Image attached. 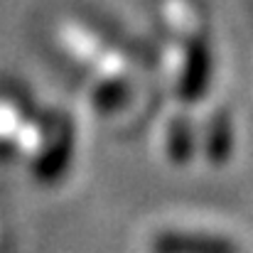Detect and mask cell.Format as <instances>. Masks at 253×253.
I'll use <instances>...</instances> for the list:
<instances>
[{"instance_id":"6da1fadb","label":"cell","mask_w":253,"mask_h":253,"mask_svg":"<svg viewBox=\"0 0 253 253\" xmlns=\"http://www.w3.org/2000/svg\"><path fill=\"white\" fill-rule=\"evenodd\" d=\"M72 153H74V140H72V130L67 123H54L47 126L44 138L37 148V153L32 155V172L40 182H57L72 163Z\"/></svg>"},{"instance_id":"7a4b0ae2","label":"cell","mask_w":253,"mask_h":253,"mask_svg":"<svg viewBox=\"0 0 253 253\" xmlns=\"http://www.w3.org/2000/svg\"><path fill=\"white\" fill-rule=\"evenodd\" d=\"M155 253H236L234 244L219 236L207 234H184V231H165L153 241Z\"/></svg>"},{"instance_id":"3957f363","label":"cell","mask_w":253,"mask_h":253,"mask_svg":"<svg viewBox=\"0 0 253 253\" xmlns=\"http://www.w3.org/2000/svg\"><path fill=\"white\" fill-rule=\"evenodd\" d=\"M209 84V52L202 44H192L179 69V96L184 101H199Z\"/></svg>"},{"instance_id":"277c9868","label":"cell","mask_w":253,"mask_h":253,"mask_svg":"<svg viewBox=\"0 0 253 253\" xmlns=\"http://www.w3.org/2000/svg\"><path fill=\"white\" fill-rule=\"evenodd\" d=\"M231 123L224 113H214L204 130V153L211 165H221L231 153Z\"/></svg>"},{"instance_id":"5b68a950","label":"cell","mask_w":253,"mask_h":253,"mask_svg":"<svg viewBox=\"0 0 253 253\" xmlns=\"http://www.w3.org/2000/svg\"><path fill=\"white\" fill-rule=\"evenodd\" d=\"M194 150H197V135H194V128L192 123L184 118V116H177L168 128V155L172 163L177 165H184L194 158Z\"/></svg>"},{"instance_id":"8992f818","label":"cell","mask_w":253,"mask_h":253,"mask_svg":"<svg viewBox=\"0 0 253 253\" xmlns=\"http://www.w3.org/2000/svg\"><path fill=\"white\" fill-rule=\"evenodd\" d=\"M25 126H27V118L17 106L0 103V150L17 148V140Z\"/></svg>"}]
</instances>
